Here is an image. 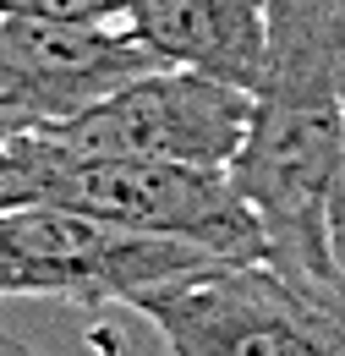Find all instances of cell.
I'll use <instances>...</instances> for the list:
<instances>
[{"label": "cell", "instance_id": "6da1fadb", "mask_svg": "<svg viewBox=\"0 0 345 356\" xmlns=\"http://www.w3.org/2000/svg\"><path fill=\"white\" fill-rule=\"evenodd\" d=\"M345 154V0H274L268 66L230 181L258 214L268 264L345 307L329 197Z\"/></svg>", "mask_w": 345, "mask_h": 356}, {"label": "cell", "instance_id": "7a4b0ae2", "mask_svg": "<svg viewBox=\"0 0 345 356\" xmlns=\"http://www.w3.org/2000/svg\"><path fill=\"white\" fill-rule=\"evenodd\" d=\"M11 203H61L127 230L198 241L203 252L230 264H268L258 214L236 192L230 170H209V165L72 154L44 132H22L0 176V209Z\"/></svg>", "mask_w": 345, "mask_h": 356}, {"label": "cell", "instance_id": "3957f363", "mask_svg": "<svg viewBox=\"0 0 345 356\" xmlns=\"http://www.w3.org/2000/svg\"><path fill=\"white\" fill-rule=\"evenodd\" d=\"M203 264L219 258L203 252L198 241L127 230L83 209H61V203L0 209V296H49L88 312L137 307L154 285Z\"/></svg>", "mask_w": 345, "mask_h": 356}, {"label": "cell", "instance_id": "277c9868", "mask_svg": "<svg viewBox=\"0 0 345 356\" xmlns=\"http://www.w3.org/2000/svg\"><path fill=\"white\" fill-rule=\"evenodd\" d=\"M143 312L170 356H345V307L274 264H203L154 285Z\"/></svg>", "mask_w": 345, "mask_h": 356}, {"label": "cell", "instance_id": "5b68a950", "mask_svg": "<svg viewBox=\"0 0 345 356\" xmlns=\"http://www.w3.org/2000/svg\"><path fill=\"white\" fill-rule=\"evenodd\" d=\"M252 127V93L219 83L192 66H154L127 88L99 99L66 127H49L72 154H115V159H175L230 170Z\"/></svg>", "mask_w": 345, "mask_h": 356}, {"label": "cell", "instance_id": "8992f818", "mask_svg": "<svg viewBox=\"0 0 345 356\" xmlns=\"http://www.w3.org/2000/svg\"><path fill=\"white\" fill-rule=\"evenodd\" d=\"M154 66L127 17H0V110L28 132L77 121Z\"/></svg>", "mask_w": 345, "mask_h": 356}, {"label": "cell", "instance_id": "52a82bcc", "mask_svg": "<svg viewBox=\"0 0 345 356\" xmlns=\"http://www.w3.org/2000/svg\"><path fill=\"white\" fill-rule=\"evenodd\" d=\"M274 0H127V28L165 66H192L219 83L258 88L268 66Z\"/></svg>", "mask_w": 345, "mask_h": 356}, {"label": "cell", "instance_id": "ba28073f", "mask_svg": "<svg viewBox=\"0 0 345 356\" xmlns=\"http://www.w3.org/2000/svg\"><path fill=\"white\" fill-rule=\"evenodd\" d=\"M127 0H0V17H121Z\"/></svg>", "mask_w": 345, "mask_h": 356}, {"label": "cell", "instance_id": "9c48e42d", "mask_svg": "<svg viewBox=\"0 0 345 356\" xmlns=\"http://www.w3.org/2000/svg\"><path fill=\"white\" fill-rule=\"evenodd\" d=\"M329 252H335V268H340L345 285V154H340V176H335V197H329Z\"/></svg>", "mask_w": 345, "mask_h": 356}, {"label": "cell", "instance_id": "30bf717a", "mask_svg": "<svg viewBox=\"0 0 345 356\" xmlns=\"http://www.w3.org/2000/svg\"><path fill=\"white\" fill-rule=\"evenodd\" d=\"M22 121H11L6 110H0V176H6V165H11V154H17V143H22Z\"/></svg>", "mask_w": 345, "mask_h": 356}, {"label": "cell", "instance_id": "8fae6325", "mask_svg": "<svg viewBox=\"0 0 345 356\" xmlns=\"http://www.w3.org/2000/svg\"><path fill=\"white\" fill-rule=\"evenodd\" d=\"M0 356H33L22 340H11V334H0Z\"/></svg>", "mask_w": 345, "mask_h": 356}]
</instances>
